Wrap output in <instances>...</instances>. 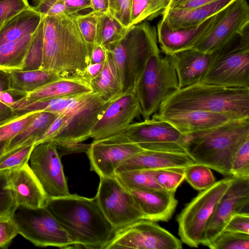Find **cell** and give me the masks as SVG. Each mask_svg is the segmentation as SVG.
Listing matches in <instances>:
<instances>
[{
    "label": "cell",
    "mask_w": 249,
    "mask_h": 249,
    "mask_svg": "<svg viewBox=\"0 0 249 249\" xmlns=\"http://www.w3.org/2000/svg\"><path fill=\"white\" fill-rule=\"evenodd\" d=\"M45 207L67 232L73 249H106L117 230L104 215L95 196L71 194L49 198Z\"/></svg>",
    "instance_id": "cell-1"
},
{
    "label": "cell",
    "mask_w": 249,
    "mask_h": 249,
    "mask_svg": "<svg viewBox=\"0 0 249 249\" xmlns=\"http://www.w3.org/2000/svg\"><path fill=\"white\" fill-rule=\"evenodd\" d=\"M91 48L83 38L73 15L43 17L41 70L83 78L90 63Z\"/></svg>",
    "instance_id": "cell-2"
},
{
    "label": "cell",
    "mask_w": 249,
    "mask_h": 249,
    "mask_svg": "<svg viewBox=\"0 0 249 249\" xmlns=\"http://www.w3.org/2000/svg\"><path fill=\"white\" fill-rule=\"evenodd\" d=\"M185 135L186 152L195 162L231 176L232 157L249 139V117L229 120L217 126Z\"/></svg>",
    "instance_id": "cell-3"
},
{
    "label": "cell",
    "mask_w": 249,
    "mask_h": 249,
    "mask_svg": "<svg viewBox=\"0 0 249 249\" xmlns=\"http://www.w3.org/2000/svg\"><path fill=\"white\" fill-rule=\"evenodd\" d=\"M187 110L219 113L229 120L249 117V89L198 83L173 93L158 112Z\"/></svg>",
    "instance_id": "cell-4"
},
{
    "label": "cell",
    "mask_w": 249,
    "mask_h": 249,
    "mask_svg": "<svg viewBox=\"0 0 249 249\" xmlns=\"http://www.w3.org/2000/svg\"><path fill=\"white\" fill-rule=\"evenodd\" d=\"M111 100L91 91L56 119L40 137L41 142L52 141L57 148L68 152H86L90 144L83 142L90 138L91 131Z\"/></svg>",
    "instance_id": "cell-5"
},
{
    "label": "cell",
    "mask_w": 249,
    "mask_h": 249,
    "mask_svg": "<svg viewBox=\"0 0 249 249\" xmlns=\"http://www.w3.org/2000/svg\"><path fill=\"white\" fill-rule=\"evenodd\" d=\"M110 52L119 72L123 92L134 90L149 57L160 53L157 29L147 21L132 25Z\"/></svg>",
    "instance_id": "cell-6"
},
{
    "label": "cell",
    "mask_w": 249,
    "mask_h": 249,
    "mask_svg": "<svg viewBox=\"0 0 249 249\" xmlns=\"http://www.w3.org/2000/svg\"><path fill=\"white\" fill-rule=\"evenodd\" d=\"M201 83L249 89V24L211 53Z\"/></svg>",
    "instance_id": "cell-7"
},
{
    "label": "cell",
    "mask_w": 249,
    "mask_h": 249,
    "mask_svg": "<svg viewBox=\"0 0 249 249\" xmlns=\"http://www.w3.org/2000/svg\"><path fill=\"white\" fill-rule=\"evenodd\" d=\"M179 89L176 71L167 56L151 54L134 89L143 119L158 112L162 103Z\"/></svg>",
    "instance_id": "cell-8"
},
{
    "label": "cell",
    "mask_w": 249,
    "mask_h": 249,
    "mask_svg": "<svg viewBox=\"0 0 249 249\" xmlns=\"http://www.w3.org/2000/svg\"><path fill=\"white\" fill-rule=\"evenodd\" d=\"M232 178L228 176L200 191L178 214V233L183 243L193 248L201 244L209 223Z\"/></svg>",
    "instance_id": "cell-9"
},
{
    "label": "cell",
    "mask_w": 249,
    "mask_h": 249,
    "mask_svg": "<svg viewBox=\"0 0 249 249\" xmlns=\"http://www.w3.org/2000/svg\"><path fill=\"white\" fill-rule=\"evenodd\" d=\"M185 138L171 124L152 116L132 123L123 131L97 142L132 143L144 150L186 153Z\"/></svg>",
    "instance_id": "cell-10"
},
{
    "label": "cell",
    "mask_w": 249,
    "mask_h": 249,
    "mask_svg": "<svg viewBox=\"0 0 249 249\" xmlns=\"http://www.w3.org/2000/svg\"><path fill=\"white\" fill-rule=\"evenodd\" d=\"M11 217L18 233L34 245L73 249L67 232L45 207L30 208L18 206Z\"/></svg>",
    "instance_id": "cell-11"
},
{
    "label": "cell",
    "mask_w": 249,
    "mask_h": 249,
    "mask_svg": "<svg viewBox=\"0 0 249 249\" xmlns=\"http://www.w3.org/2000/svg\"><path fill=\"white\" fill-rule=\"evenodd\" d=\"M100 178L95 197L104 215L116 230L143 219L129 190L116 176Z\"/></svg>",
    "instance_id": "cell-12"
},
{
    "label": "cell",
    "mask_w": 249,
    "mask_h": 249,
    "mask_svg": "<svg viewBox=\"0 0 249 249\" xmlns=\"http://www.w3.org/2000/svg\"><path fill=\"white\" fill-rule=\"evenodd\" d=\"M52 141L35 144L28 164L48 198L71 194L60 156Z\"/></svg>",
    "instance_id": "cell-13"
},
{
    "label": "cell",
    "mask_w": 249,
    "mask_h": 249,
    "mask_svg": "<svg viewBox=\"0 0 249 249\" xmlns=\"http://www.w3.org/2000/svg\"><path fill=\"white\" fill-rule=\"evenodd\" d=\"M180 240L155 222L141 219L116 230L106 249H180Z\"/></svg>",
    "instance_id": "cell-14"
},
{
    "label": "cell",
    "mask_w": 249,
    "mask_h": 249,
    "mask_svg": "<svg viewBox=\"0 0 249 249\" xmlns=\"http://www.w3.org/2000/svg\"><path fill=\"white\" fill-rule=\"evenodd\" d=\"M249 24L247 0H233L215 14L213 23L192 48L211 53Z\"/></svg>",
    "instance_id": "cell-15"
},
{
    "label": "cell",
    "mask_w": 249,
    "mask_h": 249,
    "mask_svg": "<svg viewBox=\"0 0 249 249\" xmlns=\"http://www.w3.org/2000/svg\"><path fill=\"white\" fill-rule=\"evenodd\" d=\"M141 115L139 101L133 90L122 92L113 99L90 132L92 142L103 140L126 129Z\"/></svg>",
    "instance_id": "cell-16"
},
{
    "label": "cell",
    "mask_w": 249,
    "mask_h": 249,
    "mask_svg": "<svg viewBox=\"0 0 249 249\" xmlns=\"http://www.w3.org/2000/svg\"><path fill=\"white\" fill-rule=\"evenodd\" d=\"M232 178L230 186L216 206L207 227L201 243L204 246L208 247L214 240L232 216L249 208V178Z\"/></svg>",
    "instance_id": "cell-17"
},
{
    "label": "cell",
    "mask_w": 249,
    "mask_h": 249,
    "mask_svg": "<svg viewBox=\"0 0 249 249\" xmlns=\"http://www.w3.org/2000/svg\"><path fill=\"white\" fill-rule=\"evenodd\" d=\"M142 150L132 143L92 142L86 153L91 170L99 177H110L115 176L117 169L124 161Z\"/></svg>",
    "instance_id": "cell-18"
},
{
    "label": "cell",
    "mask_w": 249,
    "mask_h": 249,
    "mask_svg": "<svg viewBox=\"0 0 249 249\" xmlns=\"http://www.w3.org/2000/svg\"><path fill=\"white\" fill-rule=\"evenodd\" d=\"M8 178L18 206L30 208L45 206L49 198L28 163L9 170Z\"/></svg>",
    "instance_id": "cell-19"
},
{
    "label": "cell",
    "mask_w": 249,
    "mask_h": 249,
    "mask_svg": "<svg viewBox=\"0 0 249 249\" xmlns=\"http://www.w3.org/2000/svg\"><path fill=\"white\" fill-rule=\"evenodd\" d=\"M166 55L175 69L179 89L200 83L209 68L212 59L210 53L194 48Z\"/></svg>",
    "instance_id": "cell-20"
},
{
    "label": "cell",
    "mask_w": 249,
    "mask_h": 249,
    "mask_svg": "<svg viewBox=\"0 0 249 249\" xmlns=\"http://www.w3.org/2000/svg\"><path fill=\"white\" fill-rule=\"evenodd\" d=\"M215 14L193 27L172 29L162 19L157 26L158 42L165 55L192 48L212 25Z\"/></svg>",
    "instance_id": "cell-21"
},
{
    "label": "cell",
    "mask_w": 249,
    "mask_h": 249,
    "mask_svg": "<svg viewBox=\"0 0 249 249\" xmlns=\"http://www.w3.org/2000/svg\"><path fill=\"white\" fill-rule=\"evenodd\" d=\"M128 189L142 213L143 219L166 222L171 218L178 204L175 193L161 189Z\"/></svg>",
    "instance_id": "cell-22"
},
{
    "label": "cell",
    "mask_w": 249,
    "mask_h": 249,
    "mask_svg": "<svg viewBox=\"0 0 249 249\" xmlns=\"http://www.w3.org/2000/svg\"><path fill=\"white\" fill-rule=\"evenodd\" d=\"M194 162L186 153L143 149L124 161L117 169L116 173L136 170L185 168Z\"/></svg>",
    "instance_id": "cell-23"
},
{
    "label": "cell",
    "mask_w": 249,
    "mask_h": 249,
    "mask_svg": "<svg viewBox=\"0 0 249 249\" xmlns=\"http://www.w3.org/2000/svg\"><path fill=\"white\" fill-rule=\"evenodd\" d=\"M152 116L168 122L184 135L210 129L229 120L219 113L201 110L157 112Z\"/></svg>",
    "instance_id": "cell-24"
},
{
    "label": "cell",
    "mask_w": 249,
    "mask_h": 249,
    "mask_svg": "<svg viewBox=\"0 0 249 249\" xmlns=\"http://www.w3.org/2000/svg\"><path fill=\"white\" fill-rule=\"evenodd\" d=\"M233 0H217L191 9H165L161 19L172 29L193 27L214 15Z\"/></svg>",
    "instance_id": "cell-25"
},
{
    "label": "cell",
    "mask_w": 249,
    "mask_h": 249,
    "mask_svg": "<svg viewBox=\"0 0 249 249\" xmlns=\"http://www.w3.org/2000/svg\"><path fill=\"white\" fill-rule=\"evenodd\" d=\"M92 91L89 83L83 78L74 75H60L55 80L36 90L27 93L25 98L38 101Z\"/></svg>",
    "instance_id": "cell-26"
},
{
    "label": "cell",
    "mask_w": 249,
    "mask_h": 249,
    "mask_svg": "<svg viewBox=\"0 0 249 249\" xmlns=\"http://www.w3.org/2000/svg\"><path fill=\"white\" fill-rule=\"evenodd\" d=\"M42 18L33 6L22 11L6 22L0 29V46L33 34Z\"/></svg>",
    "instance_id": "cell-27"
},
{
    "label": "cell",
    "mask_w": 249,
    "mask_h": 249,
    "mask_svg": "<svg viewBox=\"0 0 249 249\" xmlns=\"http://www.w3.org/2000/svg\"><path fill=\"white\" fill-rule=\"evenodd\" d=\"M88 93L38 101H30L24 97L13 103L10 107L17 117L35 111H46L59 115L64 113Z\"/></svg>",
    "instance_id": "cell-28"
},
{
    "label": "cell",
    "mask_w": 249,
    "mask_h": 249,
    "mask_svg": "<svg viewBox=\"0 0 249 249\" xmlns=\"http://www.w3.org/2000/svg\"><path fill=\"white\" fill-rule=\"evenodd\" d=\"M89 84L93 92L107 100L115 99L123 92L119 72L110 52H107L102 71Z\"/></svg>",
    "instance_id": "cell-29"
},
{
    "label": "cell",
    "mask_w": 249,
    "mask_h": 249,
    "mask_svg": "<svg viewBox=\"0 0 249 249\" xmlns=\"http://www.w3.org/2000/svg\"><path fill=\"white\" fill-rule=\"evenodd\" d=\"M10 76V89L29 93L55 80L60 75L41 69L7 71Z\"/></svg>",
    "instance_id": "cell-30"
},
{
    "label": "cell",
    "mask_w": 249,
    "mask_h": 249,
    "mask_svg": "<svg viewBox=\"0 0 249 249\" xmlns=\"http://www.w3.org/2000/svg\"><path fill=\"white\" fill-rule=\"evenodd\" d=\"M58 114L38 111L31 122L18 135L8 142L4 153L27 144H35L56 119Z\"/></svg>",
    "instance_id": "cell-31"
},
{
    "label": "cell",
    "mask_w": 249,
    "mask_h": 249,
    "mask_svg": "<svg viewBox=\"0 0 249 249\" xmlns=\"http://www.w3.org/2000/svg\"><path fill=\"white\" fill-rule=\"evenodd\" d=\"M127 28L109 13H97L95 43L110 52L120 42Z\"/></svg>",
    "instance_id": "cell-32"
},
{
    "label": "cell",
    "mask_w": 249,
    "mask_h": 249,
    "mask_svg": "<svg viewBox=\"0 0 249 249\" xmlns=\"http://www.w3.org/2000/svg\"><path fill=\"white\" fill-rule=\"evenodd\" d=\"M33 34L0 46V69L5 71L21 69Z\"/></svg>",
    "instance_id": "cell-33"
},
{
    "label": "cell",
    "mask_w": 249,
    "mask_h": 249,
    "mask_svg": "<svg viewBox=\"0 0 249 249\" xmlns=\"http://www.w3.org/2000/svg\"><path fill=\"white\" fill-rule=\"evenodd\" d=\"M154 170H136L116 173L117 178L127 188L162 190L157 183Z\"/></svg>",
    "instance_id": "cell-34"
},
{
    "label": "cell",
    "mask_w": 249,
    "mask_h": 249,
    "mask_svg": "<svg viewBox=\"0 0 249 249\" xmlns=\"http://www.w3.org/2000/svg\"><path fill=\"white\" fill-rule=\"evenodd\" d=\"M43 52V18L32 36L20 70L40 69Z\"/></svg>",
    "instance_id": "cell-35"
},
{
    "label": "cell",
    "mask_w": 249,
    "mask_h": 249,
    "mask_svg": "<svg viewBox=\"0 0 249 249\" xmlns=\"http://www.w3.org/2000/svg\"><path fill=\"white\" fill-rule=\"evenodd\" d=\"M185 180L194 189L199 191L207 189L216 181L211 168L196 162L185 168Z\"/></svg>",
    "instance_id": "cell-36"
},
{
    "label": "cell",
    "mask_w": 249,
    "mask_h": 249,
    "mask_svg": "<svg viewBox=\"0 0 249 249\" xmlns=\"http://www.w3.org/2000/svg\"><path fill=\"white\" fill-rule=\"evenodd\" d=\"M185 168L173 167L156 170L153 171L154 176L162 190L175 193L178 187L185 180Z\"/></svg>",
    "instance_id": "cell-37"
},
{
    "label": "cell",
    "mask_w": 249,
    "mask_h": 249,
    "mask_svg": "<svg viewBox=\"0 0 249 249\" xmlns=\"http://www.w3.org/2000/svg\"><path fill=\"white\" fill-rule=\"evenodd\" d=\"M208 247L211 249H249V234L224 230Z\"/></svg>",
    "instance_id": "cell-38"
},
{
    "label": "cell",
    "mask_w": 249,
    "mask_h": 249,
    "mask_svg": "<svg viewBox=\"0 0 249 249\" xmlns=\"http://www.w3.org/2000/svg\"><path fill=\"white\" fill-rule=\"evenodd\" d=\"M35 144H27L4 153L0 157V170L17 168L28 163Z\"/></svg>",
    "instance_id": "cell-39"
},
{
    "label": "cell",
    "mask_w": 249,
    "mask_h": 249,
    "mask_svg": "<svg viewBox=\"0 0 249 249\" xmlns=\"http://www.w3.org/2000/svg\"><path fill=\"white\" fill-rule=\"evenodd\" d=\"M8 170H0V217H11L18 207L9 183Z\"/></svg>",
    "instance_id": "cell-40"
},
{
    "label": "cell",
    "mask_w": 249,
    "mask_h": 249,
    "mask_svg": "<svg viewBox=\"0 0 249 249\" xmlns=\"http://www.w3.org/2000/svg\"><path fill=\"white\" fill-rule=\"evenodd\" d=\"M161 12L155 8L148 0H131L130 27L146 20H152Z\"/></svg>",
    "instance_id": "cell-41"
},
{
    "label": "cell",
    "mask_w": 249,
    "mask_h": 249,
    "mask_svg": "<svg viewBox=\"0 0 249 249\" xmlns=\"http://www.w3.org/2000/svg\"><path fill=\"white\" fill-rule=\"evenodd\" d=\"M230 175L234 178H249V139L234 154L231 164Z\"/></svg>",
    "instance_id": "cell-42"
},
{
    "label": "cell",
    "mask_w": 249,
    "mask_h": 249,
    "mask_svg": "<svg viewBox=\"0 0 249 249\" xmlns=\"http://www.w3.org/2000/svg\"><path fill=\"white\" fill-rule=\"evenodd\" d=\"M73 15L84 40L92 46L95 43L97 13L91 11L86 14L77 13Z\"/></svg>",
    "instance_id": "cell-43"
},
{
    "label": "cell",
    "mask_w": 249,
    "mask_h": 249,
    "mask_svg": "<svg viewBox=\"0 0 249 249\" xmlns=\"http://www.w3.org/2000/svg\"><path fill=\"white\" fill-rule=\"evenodd\" d=\"M37 112L26 113L0 126V142L13 139L31 122Z\"/></svg>",
    "instance_id": "cell-44"
},
{
    "label": "cell",
    "mask_w": 249,
    "mask_h": 249,
    "mask_svg": "<svg viewBox=\"0 0 249 249\" xmlns=\"http://www.w3.org/2000/svg\"><path fill=\"white\" fill-rule=\"evenodd\" d=\"M30 6L28 0H0V29L8 20Z\"/></svg>",
    "instance_id": "cell-45"
},
{
    "label": "cell",
    "mask_w": 249,
    "mask_h": 249,
    "mask_svg": "<svg viewBox=\"0 0 249 249\" xmlns=\"http://www.w3.org/2000/svg\"><path fill=\"white\" fill-rule=\"evenodd\" d=\"M33 8L43 18L68 15L63 0H34Z\"/></svg>",
    "instance_id": "cell-46"
},
{
    "label": "cell",
    "mask_w": 249,
    "mask_h": 249,
    "mask_svg": "<svg viewBox=\"0 0 249 249\" xmlns=\"http://www.w3.org/2000/svg\"><path fill=\"white\" fill-rule=\"evenodd\" d=\"M131 0H109V14L125 28L130 27Z\"/></svg>",
    "instance_id": "cell-47"
},
{
    "label": "cell",
    "mask_w": 249,
    "mask_h": 249,
    "mask_svg": "<svg viewBox=\"0 0 249 249\" xmlns=\"http://www.w3.org/2000/svg\"><path fill=\"white\" fill-rule=\"evenodd\" d=\"M18 233L11 217H0V248H6Z\"/></svg>",
    "instance_id": "cell-48"
},
{
    "label": "cell",
    "mask_w": 249,
    "mask_h": 249,
    "mask_svg": "<svg viewBox=\"0 0 249 249\" xmlns=\"http://www.w3.org/2000/svg\"><path fill=\"white\" fill-rule=\"evenodd\" d=\"M224 230L249 234V213L243 212L234 214Z\"/></svg>",
    "instance_id": "cell-49"
},
{
    "label": "cell",
    "mask_w": 249,
    "mask_h": 249,
    "mask_svg": "<svg viewBox=\"0 0 249 249\" xmlns=\"http://www.w3.org/2000/svg\"><path fill=\"white\" fill-rule=\"evenodd\" d=\"M217 0H170L166 9H187L209 4Z\"/></svg>",
    "instance_id": "cell-50"
},
{
    "label": "cell",
    "mask_w": 249,
    "mask_h": 249,
    "mask_svg": "<svg viewBox=\"0 0 249 249\" xmlns=\"http://www.w3.org/2000/svg\"><path fill=\"white\" fill-rule=\"evenodd\" d=\"M68 15L78 13L82 10L91 8V0H63Z\"/></svg>",
    "instance_id": "cell-51"
},
{
    "label": "cell",
    "mask_w": 249,
    "mask_h": 249,
    "mask_svg": "<svg viewBox=\"0 0 249 249\" xmlns=\"http://www.w3.org/2000/svg\"><path fill=\"white\" fill-rule=\"evenodd\" d=\"M108 51L101 45L95 43L92 46L90 63H98L105 61Z\"/></svg>",
    "instance_id": "cell-52"
},
{
    "label": "cell",
    "mask_w": 249,
    "mask_h": 249,
    "mask_svg": "<svg viewBox=\"0 0 249 249\" xmlns=\"http://www.w3.org/2000/svg\"><path fill=\"white\" fill-rule=\"evenodd\" d=\"M17 117L11 107L0 101V126Z\"/></svg>",
    "instance_id": "cell-53"
},
{
    "label": "cell",
    "mask_w": 249,
    "mask_h": 249,
    "mask_svg": "<svg viewBox=\"0 0 249 249\" xmlns=\"http://www.w3.org/2000/svg\"><path fill=\"white\" fill-rule=\"evenodd\" d=\"M104 62L105 61L98 63L90 64L87 67L83 76V78L89 83L91 80L99 75L103 69Z\"/></svg>",
    "instance_id": "cell-54"
},
{
    "label": "cell",
    "mask_w": 249,
    "mask_h": 249,
    "mask_svg": "<svg viewBox=\"0 0 249 249\" xmlns=\"http://www.w3.org/2000/svg\"><path fill=\"white\" fill-rule=\"evenodd\" d=\"M91 9L96 13H109V0H91Z\"/></svg>",
    "instance_id": "cell-55"
},
{
    "label": "cell",
    "mask_w": 249,
    "mask_h": 249,
    "mask_svg": "<svg viewBox=\"0 0 249 249\" xmlns=\"http://www.w3.org/2000/svg\"><path fill=\"white\" fill-rule=\"evenodd\" d=\"M10 90V76L8 71L0 69V100L3 93Z\"/></svg>",
    "instance_id": "cell-56"
},
{
    "label": "cell",
    "mask_w": 249,
    "mask_h": 249,
    "mask_svg": "<svg viewBox=\"0 0 249 249\" xmlns=\"http://www.w3.org/2000/svg\"><path fill=\"white\" fill-rule=\"evenodd\" d=\"M158 10L161 12V14L167 8L170 0H148Z\"/></svg>",
    "instance_id": "cell-57"
},
{
    "label": "cell",
    "mask_w": 249,
    "mask_h": 249,
    "mask_svg": "<svg viewBox=\"0 0 249 249\" xmlns=\"http://www.w3.org/2000/svg\"><path fill=\"white\" fill-rule=\"evenodd\" d=\"M8 142V141L0 142V157L4 154Z\"/></svg>",
    "instance_id": "cell-58"
}]
</instances>
